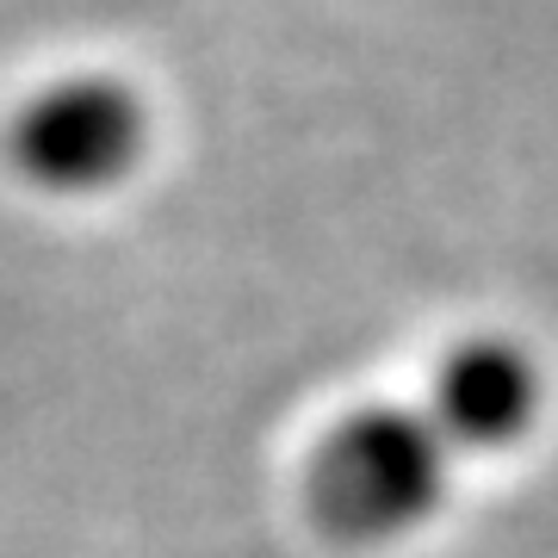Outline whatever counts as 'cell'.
<instances>
[{"instance_id": "cell-1", "label": "cell", "mask_w": 558, "mask_h": 558, "mask_svg": "<svg viewBox=\"0 0 558 558\" xmlns=\"http://www.w3.org/2000/svg\"><path fill=\"white\" fill-rule=\"evenodd\" d=\"M539 366L509 336H472L440 360L422 410H366L341 422L304 472V509L336 546H379L435 515L447 472L527 435Z\"/></svg>"}, {"instance_id": "cell-2", "label": "cell", "mask_w": 558, "mask_h": 558, "mask_svg": "<svg viewBox=\"0 0 558 558\" xmlns=\"http://www.w3.org/2000/svg\"><path fill=\"white\" fill-rule=\"evenodd\" d=\"M149 149V106L119 75H62L13 119V161L44 193H106Z\"/></svg>"}]
</instances>
